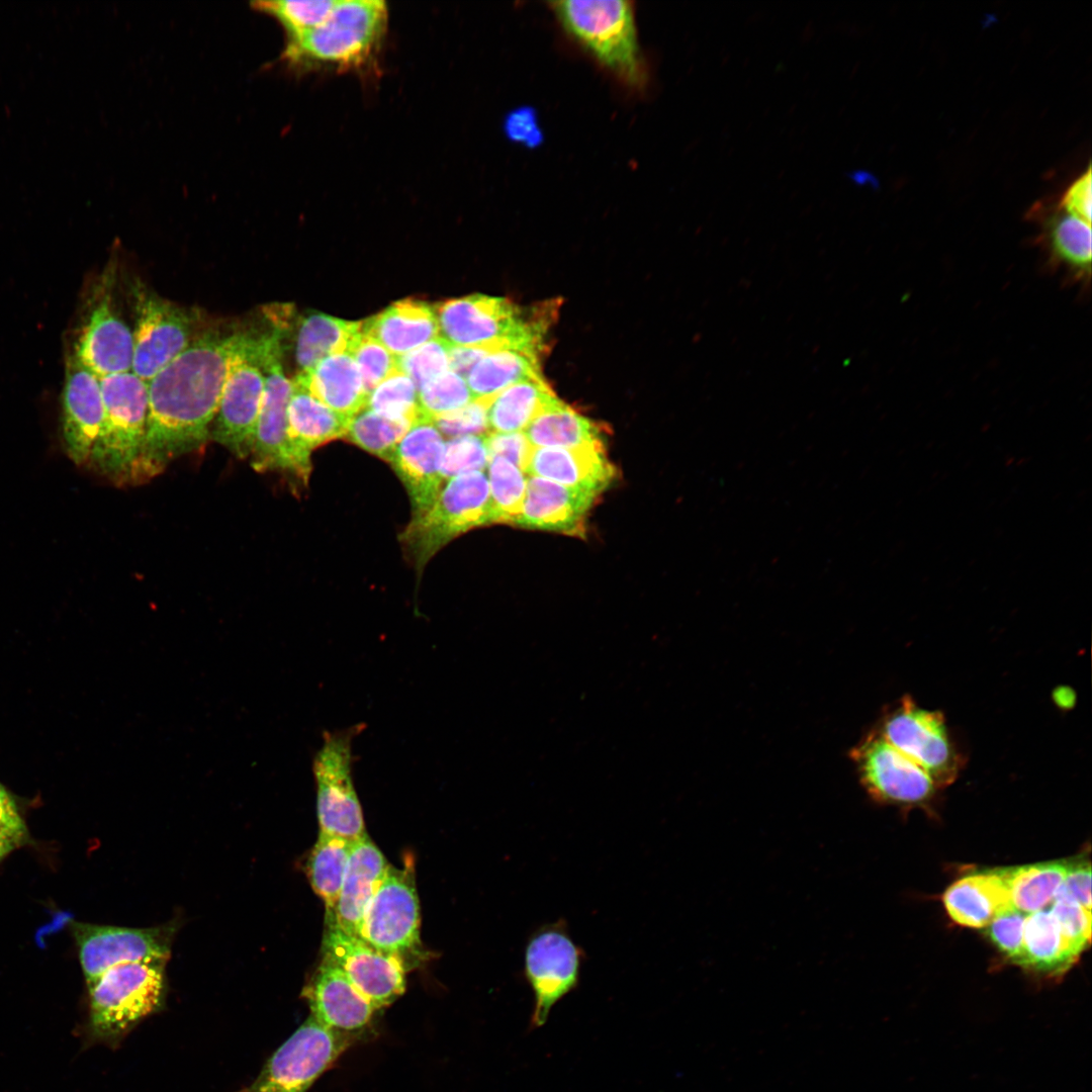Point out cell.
<instances>
[{"mask_svg":"<svg viewBox=\"0 0 1092 1092\" xmlns=\"http://www.w3.org/2000/svg\"><path fill=\"white\" fill-rule=\"evenodd\" d=\"M525 473L598 496L616 477L604 443L573 448H533Z\"/></svg>","mask_w":1092,"mask_h":1092,"instance_id":"24","label":"cell"},{"mask_svg":"<svg viewBox=\"0 0 1092 1092\" xmlns=\"http://www.w3.org/2000/svg\"><path fill=\"white\" fill-rule=\"evenodd\" d=\"M1091 911V867L1085 860L1068 864L1065 879L1058 890Z\"/></svg>","mask_w":1092,"mask_h":1092,"instance_id":"52","label":"cell"},{"mask_svg":"<svg viewBox=\"0 0 1092 1092\" xmlns=\"http://www.w3.org/2000/svg\"><path fill=\"white\" fill-rule=\"evenodd\" d=\"M165 960L118 965L88 984L90 1039L115 1043L165 999Z\"/></svg>","mask_w":1092,"mask_h":1092,"instance_id":"5","label":"cell"},{"mask_svg":"<svg viewBox=\"0 0 1092 1092\" xmlns=\"http://www.w3.org/2000/svg\"><path fill=\"white\" fill-rule=\"evenodd\" d=\"M860 781L877 800L894 804H918L928 800L937 785L916 763L874 733L851 753Z\"/></svg>","mask_w":1092,"mask_h":1092,"instance_id":"18","label":"cell"},{"mask_svg":"<svg viewBox=\"0 0 1092 1092\" xmlns=\"http://www.w3.org/2000/svg\"><path fill=\"white\" fill-rule=\"evenodd\" d=\"M444 446L443 435L433 421L421 416L390 458L389 462L407 490L415 515L426 511L443 487Z\"/></svg>","mask_w":1092,"mask_h":1092,"instance_id":"21","label":"cell"},{"mask_svg":"<svg viewBox=\"0 0 1092 1092\" xmlns=\"http://www.w3.org/2000/svg\"><path fill=\"white\" fill-rule=\"evenodd\" d=\"M1045 229L1053 257L1072 269L1089 273L1091 224L1069 213H1057L1048 220Z\"/></svg>","mask_w":1092,"mask_h":1092,"instance_id":"38","label":"cell"},{"mask_svg":"<svg viewBox=\"0 0 1092 1092\" xmlns=\"http://www.w3.org/2000/svg\"><path fill=\"white\" fill-rule=\"evenodd\" d=\"M359 1036L328 1028L309 1015L241 1092H306Z\"/></svg>","mask_w":1092,"mask_h":1092,"instance_id":"9","label":"cell"},{"mask_svg":"<svg viewBox=\"0 0 1092 1092\" xmlns=\"http://www.w3.org/2000/svg\"><path fill=\"white\" fill-rule=\"evenodd\" d=\"M356 841L320 832L306 863L307 877L326 910H334Z\"/></svg>","mask_w":1092,"mask_h":1092,"instance_id":"36","label":"cell"},{"mask_svg":"<svg viewBox=\"0 0 1092 1092\" xmlns=\"http://www.w3.org/2000/svg\"><path fill=\"white\" fill-rule=\"evenodd\" d=\"M1068 864L1045 861L1000 869L1007 887L1010 905L1029 915L1051 903L1061 887Z\"/></svg>","mask_w":1092,"mask_h":1092,"instance_id":"35","label":"cell"},{"mask_svg":"<svg viewBox=\"0 0 1092 1092\" xmlns=\"http://www.w3.org/2000/svg\"><path fill=\"white\" fill-rule=\"evenodd\" d=\"M485 442L489 460L504 458L525 472L533 447L524 432H489L485 434Z\"/></svg>","mask_w":1092,"mask_h":1092,"instance_id":"49","label":"cell"},{"mask_svg":"<svg viewBox=\"0 0 1092 1092\" xmlns=\"http://www.w3.org/2000/svg\"><path fill=\"white\" fill-rule=\"evenodd\" d=\"M338 415L352 419L366 407V391L359 369L348 352L330 355L292 379Z\"/></svg>","mask_w":1092,"mask_h":1092,"instance_id":"27","label":"cell"},{"mask_svg":"<svg viewBox=\"0 0 1092 1092\" xmlns=\"http://www.w3.org/2000/svg\"><path fill=\"white\" fill-rule=\"evenodd\" d=\"M521 307L513 301L475 293L434 305L439 337L450 347L513 349L540 359L557 304Z\"/></svg>","mask_w":1092,"mask_h":1092,"instance_id":"2","label":"cell"},{"mask_svg":"<svg viewBox=\"0 0 1092 1092\" xmlns=\"http://www.w3.org/2000/svg\"><path fill=\"white\" fill-rule=\"evenodd\" d=\"M556 395L546 381L528 379L498 392L489 402L487 425L490 432H524L539 411Z\"/></svg>","mask_w":1092,"mask_h":1092,"instance_id":"34","label":"cell"},{"mask_svg":"<svg viewBox=\"0 0 1092 1092\" xmlns=\"http://www.w3.org/2000/svg\"><path fill=\"white\" fill-rule=\"evenodd\" d=\"M489 351L479 347H450L449 368L465 378L470 369Z\"/></svg>","mask_w":1092,"mask_h":1092,"instance_id":"53","label":"cell"},{"mask_svg":"<svg viewBox=\"0 0 1092 1092\" xmlns=\"http://www.w3.org/2000/svg\"><path fill=\"white\" fill-rule=\"evenodd\" d=\"M362 332L400 357L439 337L433 307L427 302L405 298L361 322Z\"/></svg>","mask_w":1092,"mask_h":1092,"instance_id":"28","label":"cell"},{"mask_svg":"<svg viewBox=\"0 0 1092 1092\" xmlns=\"http://www.w3.org/2000/svg\"><path fill=\"white\" fill-rule=\"evenodd\" d=\"M491 524H513L520 516L526 494V473L510 461L494 457L487 465Z\"/></svg>","mask_w":1092,"mask_h":1092,"instance_id":"39","label":"cell"},{"mask_svg":"<svg viewBox=\"0 0 1092 1092\" xmlns=\"http://www.w3.org/2000/svg\"><path fill=\"white\" fill-rule=\"evenodd\" d=\"M540 359L513 349L484 355L465 377L472 400L490 402L505 388L528 379H542Z\"/></svg>","mask_w":1092,"mask_h":1092,"instance_id":"32","label":"cell"},{"mask_svg":"<svg viewBox=\"0 0 1092 1092\" xmlns=\"http://www.w3.org/2000/svg\"><path fill=\"white\" fill-rule=\"evenodd\" d=\"M131 371L149 382L194 341V320L183 307L147 292L136 294Z\"/></svg>","mask_w":1092,"mask_h":1092,"instance_id":"16","label":"cell"},{"mask_svg":"<svg viewBox=\"0 0 1092 1092\" xmlns=\"http://www.w3.org/2000/svg\"><path fill=\"white\" fill-rule=\"evenodd\" d=\"M584 956L564 920L540 925L528 936L523 972L534 997L533 1027L544 1025L553 1006L578 986Z\"/></svg>","mask_w":1092,"mask_h":1092,"instance_id":"11","label":"cell"},{"mask_svg":"<svg viewBox=\"0 0 1092 1092\" xmlns=\"http://www.w3.org/2000/svg\"><path fill=\"white\" fill-rule=\"evenodd\" d=\"M292 383L287 406L290 473L306 482L311 470V452L323 444L345 437L351 419L338 415L300 384L293 380Z\"/></svg>","mask_w":1092,"mask_h":1092,"instance_id":"23","label":"cell"},{"mask_svg":"<svg viewBox=\"0 0 1092 1092\" xmlns=\"http://www.w3.org/2000/svg\"><path fill=\"white\" fill-rule=\"evenodd\" d=\"M487 524H491L487 475L470 472L449 479L435 502L414 516L400 541L421 569L455 537Z\"/></svg>","mask_w":1092,"mask_h":1092,"instance_id":"7","label":"cell"},{"mask_svg":"<svg viewBox=\"0 0 1092 1092\" xmlns=\"http://www.w3.org/2000/svg\"><path fill=\"white\" fill-rule=\"evenodd\" d=\"M310 1016L344 1033L363 1035L377 1009L333 963L322 960L302 991Z\"/></svg>","mask_w":1092,"mask_h":1092,"instance_id":"20","label":"cell"},{"mask_svg":"<svg viewBox=\"0 0 1092 1092\" xmlns=\"http://www.w3.org/2000/svg\"><path fill=\"white\" fill-rule=\"evenodd\" d=\"M336 0L257 1L254 9L274 17L283 27L287 38L304 33L325 21Z\"/></svg>","mask_w":1092,"mask_h":1092,"instance_id":"40","label":"cell"},{"mask_svg":"<svg viewBox=\"0 0 1092 1092\" xmlns=\"http://www.w3.org/2000/svg\"><path fill=\"white\" fill-rule=\"evenodd\" d=\"M483 400H471L465 406L433 420L442 435L455 438L465 435L484 434L488 429L487 408Z\"/></svg>","mask_w":1092,"mask_h":1092,"instance_id":"48","label":"cell"},{"mask_svg":"<svg viewBox=\"0 0 1092 1092\" xmlns=\"http://www.w3.org/2000/svg\"><path fill=\"white\" fill-rule=\"evenodd\" d=\"M1078 956L1064 938L1050 910L1042 909L1026 916L1018 964L1055 976L1065 972Z\"/></svg>","mask_w":1092,"mask_h":1092,"instance_id":"33","label":"cell"},{"mask_svg":"<svg viewBox=\"0 0 1092 1092\" xmlns=\"http://www.w3.org/2000/svg\"><path fill=\"white\" fill-rule=\"evenodd\" d=\"M505 131L511 140L528 147L538 146L543 140L537 114L528 106L517 108L507 115Z\"/></svg>","mask_w":1092,"mask_h":1092,"instance_id":"51","label":"cell"},{"mask_svg":"<svg viewBox=\"0 0 1092 1092\" xmlns=\"http://www.w3.org/2000/svg\"><path fill=\"white\" fill-rule=\"evenodd\" d=\"M1091 167L1075 179L1062 195L1059 208L1091 224Z\"/></svg>","mask_w":1092,"mask_h":1092,"instance_id":"50","label":"cell"},{"mask_svg":"<svg viewBox=\"0 0 1092 1092\" xmlns=\"http://www.w3.org/2000/svg\"><path fill=\"white\" fill-rule=\"evenodd\" d=\"M104 418L87 464L116 485L135 482L146 437L148 384L132 371L100 378Z\"/></svg>","mask_w":1092,"mask_h":1092,"instance_id":"6","label":"cell"},{"mask_svg":"<svg viewBox=\"0 0 1092 1092\" xmlns=\"http://www.w3.org/2000/svg\"><path fill=\"white\" fill-rule=\"evenodd\" d=\"M472 400L464 377L448 370L418 391L422 415L432 421L457 411Z\"/></svg>","mask_w":1092,"mask_h":1092,"instance_id":"42","label":"cell"},{"mask_svg":"<svg viewBox=\"0 0 1092 1092\" xmlns=\"http://www.w3.org/2000/svg\"><path fill=\"white\" fill-rule=\"evenodd\" d=\"M1050 912L1064 938L1080 954L1090 940L1091 911L1058 891L1052 901Z\"/></svg>","mask_w":1092,"mask_h":1092,"instance_id":"46","label":"cell"},{"mask_svg":"<svg viewBox=\"0 0 1092 1092\" xmlns=\"http://www.w3.org/2000/svg\"><path fill=\"white\" fill-rule=\"evenodd\" d=\"M367 408L390 418L417 421L422 415L418 390L408 376L395 372L380 382L368 395Z\"/></svg>","mask_w":1092,"mask_h":1092,"instance_id":"41","label":"cell"},{"mask_svg":"<svg viewBox=\"0 0 1092 1092\" xmlns=\"http://www.w3.org/2000/svg\"><path fill=\"white\" fill-rule=\"evenodd\" d=\"M364 727L360 723L342 730L325 731L312 762L320 832L352 841L366 834L352 776V743Z\"/></svg>","mask_w":1092,"mask_h":1092,"instance_id":"8","label":"cell"},{"mask_svg":"<svg viewBox=\"0 0 1092 1092\" xmlns=\"http://www.w3.org/2000/svg\"><path fill=\"white\" fill-rule=\"evenodd\" d=\"M254 334H202L147 383L146 437L135 482L206 443L231 368Z\"/></svg>","mask_w":1092,"mask_h":1092,"instance_id":"1","label":"cell"},{"mask_svg":"<svg viewBox=\"0 0 1092 1092\" xmlns=\"http://www.w3.org/2000/svg\"><path fill=\"white\" fill-rule=\"evenodd\" d=\"M948 915L957 923L986 927L995 915L1010 905L1000 870L967 875L950 885L943 895Z\"/></svg>","mask_w":1092,"mask_h":1092,"instance_id":"29","label":"cell"},{"mask_svg":"<svg viewBox=\"0 0 1092 1092\" xmlns=\"http://www.w3.org/2000/svg\"><path fill=\"white\" fill-rule=\"evenodd\" d=\"M26 840L23 836L0 823V860Z\"/></svg>","mask_w":1092,"mask_h":1092,"instance_id":"55","label":"cell"},{"mask_svg":"<svg viewBox=\"0 0 1092 1092\" xmlns=\"http://www.w3.org/2000/svg\"><path fill=\"white\" fill-rule=\"evenodd\" d=\"M1026 914L1009 906L998 912L986 926L993 943L1013 962L1019 963L1023 946Z\"/></svg>","mask_w":1092,"mask_h":1092,"instance_id":"47","label":"cell"},{"mask_svg":"<svg viewBox=\"0 0 1092 1092\" xmlns=\"http://www.w3.org/2000/svg\"><path fill=\"white\" fill-rule=\"evenodd\" d=\"M389 866L367 833L354 843L336 907L326 910L345 932L359 936L366 909Z\"/></svg>","mask_w":1092,"mask_h":1092,"instance_id":"26","label":"cell"},{"mask_svg":"<svg viewBox=\"0 0 1092 1092\" xmlns=\"http://www.w3.org/2000/svg\"><path fill=\"white\" fill-rule=\"evenodd\" d=\"M362 326V323H361ZM368 394L385 378L400 371L398 357L392 355L372 337L361 333L349 349Z\"/></svg>","mask_w":1092,"mask_h":1092,"instance_id":"43","label":"cell"},{"mask_svg":"<svg viewBox=\"0 0 1092 1092\" xmlns=\"http://www.w3.org/2000/svg\"><path fill=\"white\" fill-rule=\"evenodd\" d=\"M415 422L390 419L365 407L349 421L345 437L362 449L390 461L397 444Z\"/></svg>","mask_w":1092,"mask_h":1092,"instance_id":"37","label":"cell"},{"mask_svg":"<svg viewBox=\"0 0 1092 1092\" xmlns=\"http://www.w3.org/2000/svg\"><path fill=\"white\" fill-rule=\"evenodd\" d=\"M260 337L254 334L225 380L210 437L239 459L251 455L263 392Z\"/></svg>","mask_w":1092,"mask_h":1092,"instance_id":"13","label":"cell"},{"mask_svg":"<svg viewBox=\"0 0 1092 1092\" xmlns=\"http://www.w3.org/2000/svg\"><path fill=\"white\" fill-rule=\"evenodd\" d=\"M322 952L323 959L340 968L377 1010L405 991V963L345 932L327 911Z\"/></svg>","mask_w":1092,"mask_h":1092,"instance_id":"14","label":"cell"},{"mask_svg":"<svg viewBox=\"0 0 1092 1092\" xmlns=\"http://www.w3.org/2000/svg\"><path fill=\"white\" fill-rule=\"evenodd\" d=\"M420 902L414 867L389 866L372 897L359 936L374 948L400 958L411 969L422 957Z\"/></svg>","mask_w":1092,"mask_h":1092,"instance_id":"10","label":"cell"},{"mask_svg":"<svg viewBox=\"0 0 1092 1092\" xmlns=\"http://www.w3.org/2000/svg\"><path fill=\"white\" fill-rule=\"evenodd\" d=\"M387 23L384 1L336 0L323 23L287 38L281 60L301 71H365L375 65Z\"/></svg>","mask_w":1092,"mask_h":1092,"instance_id":"3","label":"cell"},{"mask_svg":"<svg viewBox=\"0 0 1092 1092\" xmlns=\"http://www.w3.org/2000/svg\"><path fill=\"white\" fill-rule=\"evenodd\" d=\"M104 418L100 378L73 354L67 362L62 395L63 447L76 465L88 463Z\"/></svg>","mask_w":1092,"mask_h":1092,"instance_id":"19","label":"cell"},{"mask_svg":"<svg viewBox=\"0 0 1092 1092\" xmlns=\"http://www.w3.org/2000/svg\"><path fill=\"white\" fill-rule=\"evenodd\" d=\"M604 428L556 396L547 402L524 430L533 448H573L604 443Z\"/></svg>","mask_w":1092,"mask_h":1092,"instance_id":"30","label":"cell"},{"mask_svg":"<svg viewBox=\"0 0 1092 1092\" xmlns=\"http://www.w3.org/2000/svg\"><path fill=\"white\" fill-rule=\"evenodd\" d=\"M881 735L937 787L952 783L961 769L962 758L943 716L919 707L908 697L885 718Z\"/></svg>","mask_w":1092,"mask_h":1092,"instance_id":"12","label":"cell"},{"mask_svg":"<svg viewBox=\"0 0 1092 1092\" xmlns=\"http://www.w3.org/2000/svg\"><path fill=\"white\" fill-rule=\"evenodd\" d=\"M550 6L565 31L601 65L629 86L645 83L631 2L563 0Z\"/></svg>","mask_w":1092,"mask_h":1092,"instance_id":"4","label":"cell"},{"mask_svg":"<svg viewBox=\"0 0 1092 1092\" xmlns=\"http://www.w3.org/2000/svg\"><path fill=\"white\" fill-rule=\"evenodd\" d=\"M1054 698L1057 704L1061 707L1069 708L1074 704L1075 696L1070 689L1060 688L1055 694Z\"/></svg>","mask_w":1092,"mask_h":1092,"instance_id":"56","label":"cell"},{"mask_svg":"<svg viewBox=\"0 0 1092 1092\" xmlns=\"http://www.w3.org/2000/svg\"><path fill=\"white\" fill-rule=\"evenodd\" d=\"M361 333V322H348L317 311L300 318L295 340L298 373L312 368L322 359L349 352Z\"/></svg>","mask_w":1092,"mask_h":1092,"instance_id":"31","label":"cell"},{"mask_svg":"<svg viewBox=\"0 0 1092 1092\" xmlns=\"http://www.w3.org/2000/svg\"><path fill=\"white\" fill-rule=\"evenodd\" d=\"M0 823L6 825L19 835L27 839L28 833L25 823L19 813L13 797L0 784Z\"/></svg>","mask_w":1092,"mask_h":1092,"instance_id":"54","label":"cell"},{"mask_svg":"<svg viewBox=\"0 0 1092 1092\" xmlns=\"http://www.w3.org/2000/svg\"><path fill=\"white\" fill-rule=\"evenodd\" d=\"M72 932L87 985L118 965L165 960L170 956V927L131 928L75 922Z\"/></svg>","mask_w":1092,"mask_h":1092,"instance_id":"17","label":"cell"},{"mask_svg":"<svg viewBox=\"0 0 1092 1092\" xmlns=\"http://www.w3.org/2000/svg\"><path fill=\"white\" fill-rule=\"evenodd\" d=\"M597 495L537 477H527L526 494L516 525L582 534Z\"/></svg>","mask_w":1092,"mask_h":1092,"instance_id":"25","label":"cell"},{"mask_svg":"<svg viewBox=\"0 0 1092 1092\" xmlns=\"http://www.w3.org/2000/svg\"><path fill=\"white\" fill-rule=\"evenodd\" d=\"M489 462L485 433L451 438L445 443L441 473L445 480L470 472L483 471Z\"/></svg>","mask_w":1092,"mask_h":1092,"instance_id":"44","label":"cell"},{"mask_svg":"<svg viewBox=\"0 0 1092 1092\" xmlns=\"http://www.w3.org/2000/svg\"><path fill=\"white\" fill-rule=\"evenodd\" d=\"M260 360L265 385L250 455L251 465L258 472H290L287 406L293 383L284 372L281 331L278 329L261 334Z\"/></svg>","mask_w":1092,"mask_h":1092,"instance_id":"15","label":"cell"},{"mask_svg":"<svg viewBox=\"0 0 1092 1092\" xmlns=\"http://www.w3.org/2000/svg\"><path fill=\"white\" fill-rule=\"evenodd\" d=\"M450 346L440 337L398 357L400 371L408 376L419 391L449 368Z\"/></svg>","mask_w":1092,"mask_h":1092,"instance_id":"45","label":"cell"},{"mask_svg":"<svg viewBox=\"0 0 1092 1092\" xmlns=\"http://www.w3.org/2000/svg\"><path fill=\"white\" fill-rule=\"evenodd\" d=\"M74 355L99 378L131 371L132 331L115 311L109 293L103 292L91 306Z\"/></svg>","mask_w":1092,"mask_h":1092,"instance_id":"22","label":"cell"}]
</instances>
